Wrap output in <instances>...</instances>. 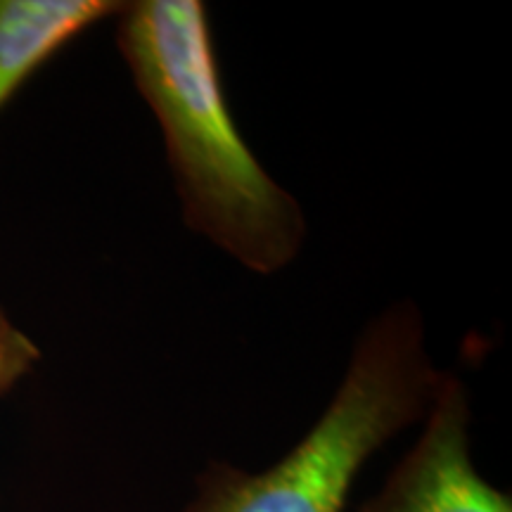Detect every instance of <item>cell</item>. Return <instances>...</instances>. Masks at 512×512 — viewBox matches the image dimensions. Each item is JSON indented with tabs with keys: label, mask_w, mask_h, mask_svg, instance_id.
Returning a JSON list of instances; mask_svg holds the SVG:
<instances>
[{
	"label": "cell",
	"mask_w": 512,
	"mask_h": 512,
	"mask_svg": "<svg viewBox=\"0 0 512 512\" xmlns=\"http://www.w3.org/2000/svg\"><path fill=\"white\" fill-rule=\"evenodd\" d=\"M119 17V50L162 128L188 226L249 271H283L302 249L304 214L240 136L204 3L140 0Z\"/></svg>",
	"instance_id": "6da1fadb"
},
{
	"label": "cell",
	"mask_w": 512,
	"mask_h": 512,
	"mask_svg": "<svg viewBox=\"0 0 512 512\" xmlns=\"http://www.w3.org/2000/svg\"><path fill=\"white\" fill-rule=\"evenodd\" d=\"M441 380L420 313L394 306L358 339L347 375L309 434L256 475L211 465L188 512H344L366 460L427 415Z\"/></svg>",
	"instance_id": "7a4b0ae2"
},
{
	"label": "cell",
	"mask_w": 512,
	"mask_h": 512,
	"mask_svg": "<svg viewBox=\"0 0 512 512\" xmlns=\"http://www.w3.org/2000/svg\"><path fill=\"white\" fill-rule=\"evenodd\" d=\"M358 512H512L510 496L472 463L470 403L458 377L444 375L420 439Z\"/></svg>",
	"instance_id": "3957f363"
},
{
	"label": "cell",
	"mask_w": 512,
	"mask_h": 512,
	"mask_svg": "<svg viewBox=\"0 0 512 512\" xmlns=\"http://www.w3.org/2000/svg\"><path fill=\"white\" fill-rule=\"evenodd\" d=\"M121 10L114 0H0V110L69 41Z\"/></svg>",
	"instance_id": "277c9868"
},
{
	"label": "cell",
	"mask_w": 512,
	"mask_h": 512,
	"mask_svg": "<svg viewBox=\"0 0 512 512\" xmlns=\"http://www.w3.org/2000/svg\"><path fill=\"white\" fill-rule=\"evenodd\" d=\"M38 347L0 313V394L22 380L38 361Z\"/></svg>",
	"instance_id": "5b68a950"
}]
</instances>
